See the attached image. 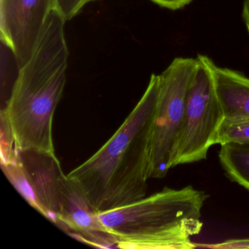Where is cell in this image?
Wrapping results in <instances>:
<instances>
[{
  "label": "cell",
  "instance_id": "6da1fadb",
  "mask_svg": "<svg viewBox=\"0 0 249 249\" xmlns=\"http://www.w3.org/2000/svg\"><path fill=\"white\" fill-rule=\"evenodd\" d=\"M159 91L152 74L143 95L113 136L67 176L94 211L118 209L145 197Z\"/></svg>",
  "mask_w": 249,
  "mask_h": 249
},
{
  "label": "cell",
  "instance_id": "7a4b0ae2",
  "mask_svg": "<svg viewBox=\"0 0 249 249\" xmlns=\"http://www.w3.org/2000/svg\"><path fill=\"white\" fill-rule=\"evenodd\" d=\"M65 19L49 16L31 57L18 69L5 113L18 151L55 154L53 120L66 84Z\"/></svg>",
  "mask_w": 249,
  "mask_h": 249
},
{
  "label": "cell",
  "instance_id": "3957f363",
  "mask_svg": "<svg viewBox=\"0 0 249 249\" xmlns=\"http://www.w3.org/2000/svg\"><path fill=\"white\" fill-rule=\"evenodd\" d=\"M208 198L192 186L165 187L126 206L100 213L98 218L119 249H195L191 237L202 230V209Z\"/></svg>",
  "mask_w": 249,
  "mask_h": 249
},
{
  "label": "cell",
  "instance_id": "277c9868",
  "mask_svg": "<svg viewBox=\"0 0 249 249\" xmlns=\"http://www.w3.org/2000/svg\"><path fill=\"white\" fill-rule=\"evenodd\" d=\"M199 63L196 57H178L159 75V91L150 151V178L161 179L172 169L183 124L186 97Z\"/></svg>",
  "mask_w": 249,
  "mask_h": 249
},
{
  "label": "cell",
  "instance_id": "5b68a950",
  "mask_svg": "<svg viewBox=\"0 0 249 249\" xmlns=\"http://www.w3.org/2000/svg\"><path fill=\"white\" fill-rule=\"evenodd\" d=\"M199 63L192 77L181 130L175 149L172 168L205 160L217 145L224 113L215 91L208 56L198 54Z\"/></svg>",
  "mask_w": 249,
  "mask_h": 249
},
{
  "label": "cell",
  "instance_id": "8992f818",
  "mask_svg": "<svg viewBox=\"0 0 249 249\" xmlns=\"http://www.w3.org/2000/svg\"><path fill=\"white\" fill-rule=\"evenodd\" d=\"M56 0H0L1 41L12 52L18 69L30 59Z\"/></svg>",
  "mask_w": 249,
  "mask_h": 249
},
{
  "label": "cell",
  "instance_id": "52a82bcc",
  "mask_svg": "<svg viewBox=\"0 0 249 249\" xmlns=\"http://www.w3.org/2000/svg\"><path fill=\"white\" fill-rule=\"evenodd\" d=\"M21 165L43 216L59 227L62 209V180L65 176L56 154L18 151Z\"/></svg>",
  "mask_w": 249,
  "mask_h": 249
},
{
  "label": "cell",
  "instance_id": "ba28073f",
  "mask_svg": "<svg viewBox=\"0 0 249 249\" xmlns=\"http://www.w3.org/2000/svg\"><path fill=\"white\" fill-rule=\"evenodd\" d=\"M78 240L100 248L116 247L114 237L100 222L80 188L65 175L62 185V209L59 225Z\"/></svg>",
  "mask_w": 249,
  "mask_h": 249
},
{
  "label": "cell",
  "instance_id": "9c48e42d",
  "mask_svg": "<svg viewBox=\"0 0 249 249\" xmlns=\"http://www.w3.org/2000/svg\"><path fill=\"white\" fill-rule=\"evenodd\" d=\"M209 64L224 119H249V78L237 71L220 68L211 59Z\"/></svg>",
  "mask_w": 249,
  "mask_h": 249
},
{
  "label": "cell",
  "instance_id": "30bf717a",
  "mask_svg": "<svg viewBox=\"0 0 249 249\" xmlns=\"http://www.w3.org/2000/svg\"><path fill=\"white\" fill-rule=\"evenodd\" d=\"M218 159L227 177L249 192V143L221 145Z\"/></svg>",
  "mask_w": 249,
  "mask_h": 249
},
{
  "label": "cell",
  "instance_id": "8fae6325",
  "mask_svg": "<svg viewBox=\"0 0 249 249\" xmlns=\"http://www.w3.org/2000/svg\"><path fill=\"white\" fill-rule=\"evenodd\" d=\"M228 142L249 143V119L229 121L224 119L218 132V145Z\"/></svg>",
  "mask_w": 249,
  "mask_h": 249
},
{
  "label": "cell",
  "instance_id": "7c38bea8",
  "mask_svg": "<svg viewBox=\"0 0 249 249\" xmlns=\"http://www.w3.org/2000/svg\"><path fill=\"white\" fill-rule=\"evenodd\" d=\"M96 1L97 0H56V3L58 11L65 21H69L76 17L87 4Z\"/></svg>",
  "mask_w": 249,
  "mask_h": 249
},
{
  "label": "cell",
  "instance_id": "4fadbf2b",
  "mask_svg": "<svg viewBox=\"0 0 249 249\" xmlns=\"http://www.w3.org/2000/svg\"><path fill=\"white\" fill-rule=\"evenodd\" d=\"M196 248L214 249H249V238L231 239L222 243L212 244H196Z\"/></svg>",
  "mask_w": 249,
  "mask_h": 249
},
{
  "label": "cell",
  "instance_id": "5bb4252c",
  "mask_svg": "<svg viewBox=\"0 0 249 249\" xmlns=\"http://www.w3.org/2000/svg\"><path fill=\"white\" fill-rule=\"evenodd\" d=\"M154 3L172 11L181 9L189 5L192 0H150Z\"/></svg>",
  "mask_w": 249,
  "mask_h": 249
},
{
  "label": "cell",
  "instance_id": "9a60e30c",
  "mask_svg": "<svg viewBox=\"0 0 249 249\" xmlns=\"http://www.w3.org/2000/svg\"><path fill=\"white\" fill-rule=\"evenodd\" d=\"M242 17H243V21H244L245 25H246L249 34V0L243 1Z\"/></svg>",
  "mask_w": 249,
  "mask_h": 249
}]
</instances>
